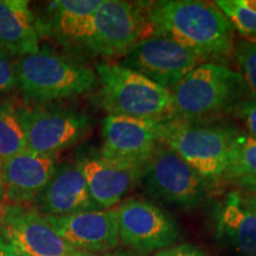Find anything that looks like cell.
Here are the masks:
<instances>
[{"instance_id":"1","label":"cell","mask_w":256,"mask_h":256,"mask_svg":"<svg viewBox=\"0 0 256 256\" xmlns=\"http://www.w3.org/2000/svg\"><path fill=\"white\" fill-rule=\"evenodd\" d=\"M152 34H162L215 62L234 55L232 24L215 2L200 0H160L147 6Z\"/></svg>"},{"instance_id":"2","label":"cell","mask_w":256,"mask_h":256,"mask_svg":"<svg viewBox=\"0 0 256 256\" xmlns=\"http://www.w3.org/2000/svg\"><path fill=\"white\" fill-rule=\"evenodd\" d=\"M174 119L202 122L203 120L232 113L247 98L244 83L236 70L216 62H204L171 90Z\"/></svg>"},{"instance_id":"3","label":"cell","mask_w":256,"mask_h":256,"mask_svg":"<svg viewBox=\"0 0 256 256\" xmlns=\"http://www.w3.org/2000/svg\"><path fill=\"white\" fill-rule=\"evenodd\" d=\"M14 66L17 87L23 95L43 104L83 95L98 82L96 72L86 64L46 46L19 57Z\"/></svg>"},{"instance_id":"4","label":"cell","mask_w":256,"mask_h":256,"mask_svg":"<svg viewBox=\"0 0 256 256\" xmlns=\"http://www.w3.org/2000/svg\"><path fill=\"white\" fill-rule=\"evenodd\" d=\"M96 78L101 104L110 115L144 120L174 119L171 92L120 63H98Z\"/></svg>"},{"instance_id":"5","label":"cell","mask_w":256,"mask_h":256,"mask_svg":"<svg viewBox=\"0 0 256 256\" xmlns=\"http://www.w3.org/2000/svg\"><path fill=\"white\" fill-rule=\"evenodd\" d=\"M238 130L222 124L170 120L162 144L210 184L223 180Z\"/></svg>"},{"instance_id":"6","label":"cell","mask_w":256,"mask_h":256,"mask_svg":"<svg viewBox=\"0 0 256 256\" xmlns=\"http://www.w3.org/2000/svg\"><path fill=\"white\" fill-rule=\"evenodd\" d=\"M140 180L153 198L180 210L200 206L211 192L209 182L162 144L147 159Z\"/></svg>"},{"instance_id":"7","label":"cell","mask_w":256,"mask_h":256,"mask_svg":"<svg viewBox=\"0 0 256 256\" xmlns=\"http://www.w3.org/2000/svg\"><path fill=\"white\" fill-rule=\"evenodd\" d=\"M145 5L124 0H102L92 17L84 48L106 58L124 57L138 42L151 34Z\"/></svg>"},{"instance_id":"8","label":"cell","mask_w":256,"mask_h":256,"mask_svg":"<svg viewBox=\"0 0 256 256\" xmlns=\"http://www.w3.org/2000/svg\"><path fill=\"white\" fill-rule=\"evenodd\" d=\"M200 63L194 51L172 38L150 34L138 42L120 64L171 92Z\"/></svg>"},{"instance_id":"9","label":"cell","mask_w":256,"mask_h":256,"mask_svg":"<svg viewBox=\"0 0 256 256\" xmlns=\"http://www.w3.org/2000/svg\"><path fill=\"white\" fill-rule=\"evenodd\" d=\"M116 210L120 242L132 250L156 252L180 240L177 220L151 202L128 198Z\"/></svg>"},{"instance_id":"10","label":"cell","mask_w":256,"mask_h":256,"mask_svg":"<svg viewBox=\"0 0 256 256\" xmlns=\"http://www.w3.org/2000/svg\"><path fill=\"white\" fill-rule=\"evenodd\" d=\"M166 124L168 121L107 114L102 121L100 154L114 162L144 166L162 144Z\"/></svg>"},{"instance_id":"11","label":"cell","mask_w":256,"mask_h":256,"mask_svg":"<svg viewBox=\"0 0 256 256\" xmlns=\"http://www.w3.org/2000/svg\"><path fill=\"white\" fill-rule=\"evenodd\" d=\"M92 130L90 118L69 108L25 110L26 148L40 154L57 156L81 142Z\"/></svg>"},{"instance_id":"12","label":"cell","mask_w":256,"mask_h":256,"mask_svg":"<svg viewBox=\"0 0 256 256\" xmlns=\"http://www.w3.org/2000/svg\"><path fill=\"white\" fill-rule=\"evenodd\" d=\"M0 230L24 256H90L60 238L37 210L24 206L6 204Z\"/></svg>"},{"instance_id":"13","label":"cell","mask_w":256,"mask_h":256,"mask_svg":"<svg viewBox=\"0 0 256 256\" xmlns=\"http://www.w3.org/2000/svg\"><path fill=\"white\" fill-rule=\"evenodd\" d=\"M32 203L43 216L63 217L100 210L90 196L78 160L57 165L49 183Z\"/></svg>"},{"instance_id":"14","label":"cell","mask_w":256,"mask_h":256,"mask_svg":"<svg viewBox=\"0 0 256 256\" xmlns=\"http://www.w3.org/2000/svg\"><path fill=\"white\" fill-rule=\"evenodd\" d=\"M44 217L60 238L83 252H108L120 243L116 208Z\"/></svg>"},{"instance_id":"15","label":"cell","mask_w":256,"mask_h":256,"mask_svg":"<svg viewBox=\"0 0 256 256\" xmlns=\"http://www.w3.org/2000/svg\"><path fill=\"white\" fill-rule=\"evenodd\" d=\"M92 200L100 210L113 209L140 182L144 166L114 162L100 154L78 160Z\"/></svg>"},{"instance_id":"16","label":"cell","mask_w":256,"mask_h":256,"mask_svg":"<svg viewBox=\"0 0 256 256\" xmlns=\"http://www.w3.org/2000/svg\"><path fill=\"white\" fill-rule=\"evenodd\" d=\"M57 166L56 156L25 148L2 162L4 200L12 206L34 202L46 188Z\"/></svg>"},{"instance_id":"17","label":"cell","mask_w":256,"mask_h":256,"mask_svg":"<svg viewBox=\"0 0 256 256\" xmlns=\"http://www.w3.org/2000/svg\"><path fill=\"white\" fill-rule=\"evenodd\" d=\"M215 238L234 256H256V212L240 190L230 191L214 210Z\"/></svg>"},{"instance_id":"18","label":"cell","mask_w":256,"mask_h":256,"mask_svg":"<svg viewBox=\"0 0 256 256\" xmlns=\"http://www.w3.org/2000/svg\"><path fill=\"white\" fill-rule=\"evenodd\" d=\"M0 50L12 58L40 50L38 22L26 0H0Z\"/></svg>"},{"instance_id":"19","label":"cell","mask_w":256,"mask_h":256,"mask_svg":"<svg viewBox=\"0 0 256 256\" xmlns=\"http://www.w3.org/2000/svg\"><path fill=\"white\" fill-rule=\"evenodd\" d=\"M102 0H58L49 4L50 34L64 44L84 46L90 34L92 17Z\"/></svg>"},{"instance_id":"20","label":"cell","mask_w":256,"mask_h":256,"mask_svg":"<svg viewBox=\"0 0 256 256\" xmlns=\"http://www.w3.org/2000/svg\"><path fill=\"white\" fill-rule=\"evenodd\" d=\"M26 148L25 108L0 98V162Z\"/></svg>"},{"instance_id":"21","label":"cell","mask_w":256,"mask_h":256,"mask_svg":"<svg viewBox=\"0 0 256 256\" xmlns=\"http://www.w3.org/2000/svg\"><path fill=\"white\" fill-rule=\"evenodd\" d=\"M224 180L240 188L256 182V138L238 130L234 139Z\"/></svg>"},{"instance_id":"22","label":"cell","mask_w":256,"mask_h":256,"mask_svg":"<svg viewBox=\"0 0 256 256\" xmlns=\"http://www.w3.org/2000/svg\"><path fill=\"white\" fill-rule=\"evenodd\" d=\"M215 5L243 40H256V0H217Z\"/></svg>"},{"instance_id":"23","label":"cell","mask_w":256,"mask_h":256,"mask_svg":"<svg viewBox=\"0 0 256 256\" xmlns=\"http://www.w3.org/2000/svg\"><path fill=\"white\" fill-rule=\"evenodd\" d=\"M234 57L244 83L247 98L256 100V40H240L235 43Z\"/></svg>"},{"instance_id":"24","label":"cell","mask_w":256,"mask_h":256,"mask_svg":"<svg viewBox=\"0 0 256 256\" xmlns=\"http://www.w3.org/2000/svg\"><path fill=\"white\" fill-rule=\"evenodd\" d=\"M232 114L244 127V132L256 138V100L244 98L234 108Z\"/></svg>"},{"instance_id":"25","label":"cell","mask_w":256,"mask_h":256,"mask_svg":"<svg viewBox=\"0 0 256 256\" xmlns=\"http://www.w3.org/2000/svg\"><path fill=\"white\" fill-rule=\"evenodd\" d=\"M17 87L14 60L0 50V95L6 94Z\"/></svg>"},{"instance_id":"26","label":"cell","mask_w":256,"mask_h":256,"mask_svg":"<svg viewBox=\"0 0 256 256\" xmlns=\"http://www.w3.org/2000/svg\"><path fill=\"white\" fill-rule=\"evenodd\" d=\"M153 256H209L203 249L192 243H177L154 252Z\"/></svg>"},{"instance_id":"27","label":"cell","mask_w":256,"mask_h":256,"mask_svg":"<svg viewBox=\"0 0 256 256\" xmlns=\"http://www.w3.org/2000/svg\"><path fill=\"white\" fill-rule=\"evenodd\" d=\"M0 256H24L16 246L0 232Z\"/></svg>"},{"instance_id":"28","label":"cell","mask_w":256,"mask_h":256,"mask_svg":"<svg viewBox=\"0 0 256 256\" xmlns=\"http://www.w3.org/2000/svg\"><path fill=\"white\" fill-rule=\"evenodd\" d=\"M240 192H241L243 200L247 203V206H250L256 212V192H246L241 190H240Z\"/></svg>"},{"instance_id":"29","label":"cell","mask_w":256,"mask_h":256,"mask_svg":"<svg viewBox=\"0 0 256 256\" xmlns=\"http://www.w3.org/2000/svg\"><path fill=\"white\" fill-rule=\"evenodd\" d=\"M5 197V185L4 179H2V162H0V204L2 203Z\"/></svg>"},{"instance_id":"30","label":"cell","mask_w":256,"mask_h":256,"mask_svg":"<svg viewBox=\"0 0 256 256\" xmlns=\"http://www.w3.org/2000/svg\"><path fill=\"white\" fill-rule=\"evenodd\" d=\"M240 188H241V191H246V192H256V182L244 185V186H242Z\"/></svg>"},{"instance_id":"31","label":"cell","mask_w":256,"mask_h":256,"mask_svg":"<svg viewBox=\"0 0 256 256\" xmlns=\"http://www.w3.org/2000/svg\"><path fill=\"white\" fill-rule=\"evenodd\" d=\"M102 256H136L130 254V252H106Z\"/></svg>"}]
</instances>
